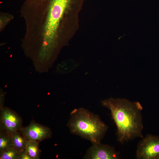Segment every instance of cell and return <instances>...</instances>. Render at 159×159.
I'll return each instance as SVG.
<instances>
[{
    "mask_svg": "<svg viewBox=\"0 0 159 159\" xmlns=\"http://www.w3.org/2000/svg\"><path fill=\"white\" fill-rule=\"evenodd\" d=\"M70 115L67 125L72 133L92 144L100 142L108 127L98 115L83 108L74 109Z\"/></svg>",
    "mask_w": 159,
    "mask_h": 159,
    "instance_id": "cell-2",
    "label": "cell"
},
{
    "mask_svg": "<svg viewBox=\"0 0 159 159\" xmlns=\"http://www.w3.org/2000/svg\"><path fill=\"white\" fill-rule=\"evenodd\" d=\"M84 157L86 159H118L120 153L111 146L100 142L92 144Z\"/></svg>",
    "mask_w": 159,
    "mask_h": 159,
    "instance_id": "cell-7",
    "label": "cell"
},
{
    "mask_svg": "<svg viewBox=\"0 0 159 159\" xmlns=\"http://www.w3.org/2000/svg\"><path fill=\"white\" fill-rule=\"evenodd\" d=\"M138 159H159V137L147 135L139 143L136 153Z\"/></svg>",
    "mask_w": 159,
    "mask_h": 159,
    "instance_id": "cell-4",
    "label": "cell"
},
{
    "mask_svg": "<svg viewBox=\"0 0 159 159\" xmlns=\"http://www.w3.org/2000/svg\"><path fill=\"white\" fill-rule=\"evenodd\" d=\"M11 146L20 152L25 149L28 140L19 131L10 135Z\"/></svg>",
    "mask_w": 159,
    "mask_h": 159,
    "instance_id": "cell-8",
    "label": "cell"
},
{
    "mask_svg": "<svg viewBox=\"0 0 159 159\" xmlns=\"http://www.w3.org/2000/svg\"><path fill=\"white\" fill-rule=\"evenodd\" d=\"M101 103L110 112L117 127L118 142L123 144L136 138L143 137V108L139 102L111 97L102 100Z\"/></svg>",
    "mask_w": 159,
    "mask_h": 159,
    "instance_id": "cell-1",
    "label": "cell"
},
{
    "mask_svg": "<svg viewBox=\"0 0 159 159\" xmlns=\"http://www.w3.org/2000/svg\"><path fill=\"white\" fill-rule=\"evenodd\" d=\"M70 0H33L34 6L47 8L48 14L44 28L42 51L46 52L54 39L60 20Z\"/></svg>",
    "mask_w": 159,
    "mask_h": 159,
    "instance_id": "cell-3",
    "label": "cell"
},
{
    "mask_svg": "<svg viewBox=\"0 0 159 159\" xmlns=\"http://www.w3.org/2000/svg\"><path fill=\"white\" fill-rule=\"evenodd\" d=\"M1 110V130L11 135L22 128V119L16 113L6 107H3Z\"/></svg>",
    "mask_w": 159,
    "mask_h": 159,
    "instance_id": "cell-5",
    "label": "cell"
},
{
    "mask_svg": "<svg viewBox=\"0 0 159 159\" xmlns=\"http://www.w3.org/2000/svg\"><path fill=\"white\" fill-rule=\"evenodd\" d=\"M19 131L29 141H41L51 138L52 134L49 128L34 121L26 127H22Z\"/></svg>",
    "mask_w": 159,
    "mask_h": 159,
    "instance_id": "cell-6",
    "label": "cell"
},
{
    "mask_svg": "<svg viewBox=\"0 0 159 159\" xmlns=\"http://www.w3.org/2000/svg\"><path fill=\"white\" fill-rule=\"evenodd\" d=\"M30 3L31 4H32V5H32V0H30Z\"/></svg>",
    "mask_w": 159,
    "mask_h": 159,
    "instance_id": "cell-13",
    "label": "cell"
},
{
    "mask_svg": "<svg viewBox=\"0 0 159 159\" xmlns=\"http://www.w3.org/2000/svg\"><path fill=\"white\" fill-rule=\"evenodd\" d=\"M12 147L10 135L1 130L0 134V153Z\"/></svg>",
    "mask_w": 159,
    "mask_h": 159,
    "instance_id": "cell-11",
    "label": "cell"
},
{
    "mask_svg": "<svg viewBox=\"0 0 159 159\" xmlns=\"http://www.w3.org/2000/svg\"><path fill=\"white\" fill-rule=\"evenodd\" d=\"M39 142L36 141H28L25 149L32 159L39 158L40 150L39 147Z\"/></svg>",
    "mask_w": 159,
    "mask_h": 159,
    "instance_id": "cell-9",
    "label": "cell"
},
{
    "mask_svg": "<svg viewBox=\"0 0 159 159\" xmlns=\"http://www.w3.org/2000/svg\"><path fill=\"white\" fill-rule=\"evenodd\" d=\"M20 151L12 147L0 153L1 159H19Z\"/></svg>",
    "mask_w": 159,
    "mask_h": 159,
    "instance_id": "cell-10",
    "label": "cell"
},
{
    "mask_svg": "<svg viewBox=\"0 0 159 159\" xmlns=\"http://www.w3.org/2000/svg\"><path fill=\"white\" fill-rule=\"evenodd\" d=\"M19 159H32L28 154L25 148L20 152Z\"/></svg>",
    "mask_w": 159,
    "mask_h": 159,
    "instance_id": "cell-12",
    "label": "cell"
}]
</instances>
